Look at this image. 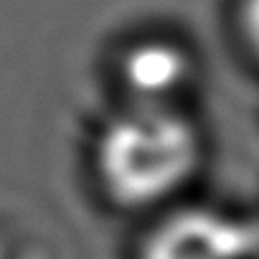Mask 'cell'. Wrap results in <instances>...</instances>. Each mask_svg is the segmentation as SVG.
I'll return each mask as SVG.
<instances>
[{
    "mask_svg": "<svg viewBox=\"0 0 259 259\" xmlns=\"http://www.w3.org/2000/svg\"><path fill=\"white\" fill-rule=\"evenodd\" d=\"M201 160L203 138L181 109L127 107L94 148L104 196L127 211L165 206L196 178Z\"/></svg>",
    "mask_w": 259,
    "mask_h": 259,
    "instance_id": "1",
    "label": "cell"
},
{
    "mask_svg": "<svg viewBox=\"0 0 259 259\" xmlns=\"http://www.w3.org/2000/svg\"><path fill=\"white\" fill-rule=\"evenodd\" d=\"M138 259H259V229L213 206H186L158 219Z\"/></svg>",
    "mask_w": 259,
    "mask_h": 259,
    "instance_id": "2",
    "label": "cell"
},
{
    "mask_svg": "<svg viewBox=\"0 0 259 259\" xmlns=\"http://www.w3.org/2000/svg\"><path fill=\"white\" fill-rule=\"evenodd\" d=\"M193 76V56L163 38L130 46L119 61V81L130 107L178 109V99L191 89Z\"/></svg>",
    "mask_w": 259,
    "mask_h": 259,
    "instance_id": "3",
    "label": "cell"
},
{
    "mask_svg": "<svg viewBox=\"0 0 259 259\" xmlns=\"http://www.w3.org/2000/svg\"><path fill=\"white\" fill-rule=\"evenodd\" d=\"M241 31L249 49L259 56V0H244L241 3Z\"/></svg>",
    "mask_w": 259,
    "mask_h": 259,
    "instance_id": "4",
    "label": "cell"
}]
</instances>
